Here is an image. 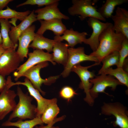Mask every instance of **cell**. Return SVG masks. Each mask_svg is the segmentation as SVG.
Returning a JSON list of instances; mask_svg holds the SVG:
<instances>
[{"instance_id": "31", "label": "cell", "mask_w": 128, "mask_h": 128, "mask_svg": "<svg viewBox=\"0 0 128 128\" xmlns=\"http://www.w3.org/2000/svg\"><path fill=\"white\" fill-rule=\"evenodd\" d=\"M77 94L73 89L69 86L63 87L59 92L60 96L68 101H70L74 96Z\"/></svg>"}, {"instance_id": "10", "label": "cell", "mask_w": 128, "mask_h": 128, "mask_svg": "<svg viewBox=\"0 0 128 128\" xmlns=\"http://www.w3.org/2000/svg\"><path fill=\"white\" fill-rule=\"evenodd\" d=\"M5 50L0 57V75L4 76L15 72L20 66L21 60L15 50Z\"/></svg>"}, {"instance_id": "15", "label": "cell", "mask_w": 128, "mask_h": 128, "mask_svg": "<svg viewBox=\"0 0 128 128\" xmlns=\"http://www.w3.org/2000/svg\"><path fill=\"white\" fill-rule=\"evenodd\" d=\"M114 22L113 28L117 33L123 34L128 39V11L125 8L117 7L111 18Z\"/></svg>"}, {"instance_id": "18", "label": "cell", "mask_w": 128, "mask_h": 128, "mask_svg": "<svg viewBox=\"0 0 128 128\" xmlns=\"http://www.w3.org/2000/svg\"><path fill=\"white\" fill-rule=\"evenodd\" d=\"M37 21L34 10H33L30 14L18 25L12 26L9 32V35L14 45H18L19 37L26 30Z\"/></svg>"}, {"instance_id": "8", "label": "cell", "mask_w": 128, "mask_h": 128, "mask_svg": "<svg viewBox=\"0 0 128 128\" xmlns=\"http://www.w3.org/2000/svg\"><path fill=\"white\" fill-rule=\"evenodd\" d=\"M28 58L27 61L20 65L14 73L13 75L16 81L21 77L23 74L28 69L40 63L49 61L54 65L56 64L52 60V54L45 52L43 50H35L32 52L28 53Z\"/></svg>"}, {"instance_id": "16", "label": "cell", "mask_w": 128, "mask_h": 128, "mask_svg": "<svg viewBox=\"0 0 128 128\" xmlns=\"http://www.w3.org/2000/svg\"><path fill=\"white\" fill-rule=\"evenodd\" d=\"M35 29V25H31L19 37L18 47L16 52L22 61L25 58L27 57L30 44L33 40L36 34Z\"/></svg>"}, {"instance_id": "20", "label": "cell", "mask_w": 128, "mask_h": 128, "mask_svg": "<svg viewBox=\"0 0 128 128\" xmlns=\"http://www.w3.org/2000/svg\"><path fill=\"white\" fill-rule=\"evenodd\" d=\"M68 47L67 44L61 41H56L52 49V61L59 64L65 65L68 56Z\"/></svg>"}, {"instance_id": "22", "label": "cell", "mask_w": 128, "mask_h": 128, "mask_svg": "<svg viewBox=\"0 0 128 128\" xmlns=\"http://www.w3.org/2000/svg\"><path fill=\"white\" fill-rule=\"evenodd\" d=\"M56 98L51 99L50 102L45 110L41 118L43 123L48 124L52 122L56 117L60 111L57 104Z\"/></svg>"}, {"instance_id": "34", "label": "cell", "mask_w": 128, "mask_h": 128, "mask_svg": "<svg viewBox=\"0 0 128 128\" xmlns=\"http://www.w3.org/2000/svg\"><path fill=\"white\" fill-rule=\"evenodd\" d=\"M13 1L12 0H0V10H3L9 2Z\"/></svg>"}, {"instance_id": "3", "label": "cell", "mask_w": 128, "mask_h": 128, "mask_svg": "<svg viewBox=\"0 0 128 128\" xmlns=\"http://www.w3.org/2000/svg\"><path fill=\"white\" fill-rule=\"evenodd\" d=\"M96 1L91 0H72V5L68 9L69 14L72 16L79 15L81 20H84L88 17L94 18L105 21L93 4Z\"/></svg>"}, {"instance_id": "2", "label": "cell", "mask_w": 128, "mask_h": 128, "mask_svg": "<svg viewBox=\"0 0 128 128\" xmlns=\"http://www.w3.org/2000/svg\"><path fill=\"white\" fill-rule=\"evenodd\" d=\"M17 94L18 96L19 101L9 116L8 120L11 121L16 118L23 120L32 119L35 118L37 107L32 103L33 97L29 95L28 92L24 93L19 86L17 88Z\"/></svg>"}, {"instance_id": "9", "label": "cell", "mask_w": 128, "mask_h": 128, "mask_svg": "<svg viewBox=\"0 0 128 128\" xmlns=\"http://www.w3.org/2000/svg\"><path fill=\"white\" fill-rule=\"evenodd\" d=\"M85 61L99 63L98 60L96 58L85 54L84 47L69 48L68 59L64 66V69L61 73L62 76L64 78L67 77L69 75L74 66Z\"/></svg>"}, {"instance_id": "6", "label": "cell", "mask_w": 128, "mask_h": 128, "mask_svg": "<svg viewBox=\"0 0 128 128\" xmlns=\"http://www.w3.org/2000/svg\"><path fill=\"white\" fill-rule=\"evenodd\" d=\"M101 113L106 115H113L115 120L113 123L115 127L128 128V117L126 108L119 102L104 103L101 107Z\"/></svg>"}, {"instance_id": "35", "label": "cell", "mask_w": 128, "mask_h": 128, "mask_svg": "<svg viewBox=\"0 0 128 128\" xmlns=\"http://www.w3.org/2000/svg\"><path fill=\"white\" fill-rule=\"evenodd\" d=\"M3 47L2 44L0 45V57L5 50Z\"/></svg>"}, {"instance_id": "32", "label": "cell", "mask_w": 128, "mask_h": 128, "mask_svg": "<svg viewBox=\"0 0 128 128\" xmlns=\"http://www.w3.org/2000/svg\"><path fill=\"white\" fill-rule=\"evenodd\" d=\"M65 117L66 116L64 115L59 118H56L52 122L46 125H44L43 124L39 126H36L34 128H51L56 123L63 120Z\"/></svg>"}, {"instance_id": "30", "label": "cell", "mask_w": 128, "mask_h": 128, "mask_svg": "<svg viewBox=\"0 0 128 128\" xmlns=\"http://www.w3.org/2000/svg\"><path fill=\"white\" fill-rule=\"evenodd\" d=\"M59 0H27L24 2L18 5V8L26 5H37L38 7L49 5L59 1Z\"/></svg>"}, {"instance_id": "11", "label": "cell", "mask_w": 128, "mask_h": 128, "mask_svg": "<svg viewBox=\"0 0 128 128\" xmlns=\"http://www.w3.org/2000/svg\"><path fill=\"white\" fill-rule=\"evenodd\" d=\"M7 83L10 88L15 85H22L27 88L30 96L36 100L37 104L36 108V117H41L46 108L51 101L43 97L41 95L39 91L35 88L27 78H25L24 82L18 81L15 82H12L11 76H8L7 79Z\"/></svg>"}, {"instance_id": "17", "label": "cell", "mask_w": 128, "mask_h": 128, "mask_svg": "<svg viewBox=\"0 0 128 128\" xmlns=\"http://www.w3.org/2000/svg\"><path fill=\"white\" fill-rule=\"evenodd\" d=\"M87 35L86 32H79L71 28L66 29L62 36H55L54 39L56 41L65 40L67 42L69 47L74 48L77 44L84 42Z\"/></svg>"}, {"instance_id": "24", "label": "cell", "mask_w": 128, "mask_h": 128, "mask_svg": "<svg viewBox=\"0 0 128 128\" xmlns=\"http://www.w3.org/2000/svg\"><path fill=\"white\" fill-rule=\"evenodd\" d=\"M128 1V0H106L97 10L104 18H111L116 6L127 3Z\"/></svg>"}, {"instance_id": "36", "label": "cell", "mask_w": 128, "mask_h": 128, "mask_svg": "<svg viewBox=\"0 0 128 128\" xmlns=\"http://www.w3.org/2000/svg\"><path fill=\"white\" fill-rule=\"evenodd\" d=\"M2 38L1 34V33L0 32V45L2 44Z\"/></svg>"}, {"instance_id": "37", "label": "cell", "mask_w": 128, "mask_h": 128, "mask_svg": "<svg viewBox=\"0 0 128 128\" xmlns=\"http://www.w3.org/2000/svg\"><path fill=\"white\" fill-rule=\"evenodd\" d=\"M51 128H60L58 126H53ZM85 128H88L87 127H86Z\"/></svg>"}, {"instance_id": "4", "label": "cell", "mask_w": 128, "mask_h": 128, "mask_svg": "<svg viewBox=\"0 0 128 128\" xmlns=\"http://www.w3.org/2000/svg\"><path fill=\"white\" fill-rule=\"evenodd\" d=\"M48 65L47 61L40 63L28 69L21 76V77H24L28 78L33 87L43 95L45 94L46 93L41 89L42 84L50 85L54 83L59 77V75L51 76L45 79L41 77L40 74L41 69L47 67Z\"/></svg>"}, {"instance_id": "19", "label": "cell", "mask_w": 128, "mask_h": 128, "mask_svg": "<svg viewBox=\"0 0 128 128\" xmlns=\"http://www.w3.org/2000/svg\"><path fill=\"white\" fill-rule=\"evenodd\" d=\"M61 19H54L49 20H40L41 26L36 33L43 35L47 30L53 32L55 36H61L67 29Z\"/></svg>"}, {"instance_id": "12", "label": "cell", "mask_w": 128, "mask_h": 128, "mask_svg": "<svg viewBox=\"0 0 128 128\" xmlns=\"http://www.w3.org/2000/svg\"><path fill=\"white\" fill-rule=\"evenodd\" d=\"M87 22L88 26L92 29V32L90 37L86 38L83 43L88 45L93 52L98 47L99 38L101 33L111 23L102 22L94 18H89Z\"/></svg>"}, {"instance_id": "25", "label": "cell", "mask_w": 128, "mask_h": 128, "mask_svg": "<svg viewBox=\"0 0 128 128\" xmlns=\"http://www.w3.org/2000/svg\"><path fill=\"white\" fill-rule=\"evenodd\" d=\"M43 123L41 117H36L33 119L25 121L18 119L14 122L8 120L3 123L1 125L4 127L14 126L19 128H34L38 125Z\"/></svg>"}, {"instance_id": "1", "label": "cell", "mask_w": 128, "mask_h": 128, "mask_svg": "<svg viewBox=\"0 0 128 128\" xmlns=\"http://www.w3.org/2000/svg\"><path fill=\"white\" fill-rule=\"evenodd\" d=\"M125 38L122 34L116 33L113 28V24L111 23L100 35L97 49L90 55L96 58L100 64L105 56L120 50L122 42Z\"/></svg>"}, {"instance_id": "33", "label": "cell", "mask_w": 128, "mask_h": 128, "mask_svg": "<svg viewBox=\"0 0 128 128\" xmlns=\"http://www.w3.org/2000/svg\"><path fill=\"white\" fill-rule=\"evenodd\" d=\"M5 77L0 75V93L3 90L5 87L6 84V80Z\"/></svg>"}, {"instance_id": "13", "label": "cell", "mask_w": 128, "mask_h": 128, "mask_svg": "<svg viewBox=\"0 0 128 128\" xmlns=\"http://www.w3.org/2000/svg\"><path fill=\"white\" fill-rule=\"evenodd\" d=\"M10 88L6 84L0 94V120L13 111L17 104L15 98L17 94Z\"/></svg>"}, {"instance_id": "28", "label": "cell", "mask_w": 128, "mask_h": 128, "mask_svg": "<svg viewBox=\"0 0 128 128\" xmlns=\"http://www.w3.org/2000/svg\"><path fill=\"white\" fill-rule=\"evenodd\" d=\"M119 51L113 52L104 57L102 60L103 65L98 71V74H102L107 69L113 65L118 67L119 65Z\"/></svg>"}, {"instance_id": "7", "label": "cell", "mask_w": 128, "mask_h": 128, "mask_svg": "<svg viewBox=\"0 0 128 128\" xmlns=\"http://www.w3.org/2000/svg\"><path fill=\"white\" fill-rule=\"evenodd\" d=\"M92 84L90 91V94L92 99L94 100L97 98L100 93L109 94L105 91L108 87L111 88L112 90L114 91L119 85H123L118 80L111 75L102 73L99 76L90 80Z\"/></svg>"}, {"instance_id": "26", "label": "cell", "mask_w": 128, "mask_h": 128, "mask_svg": "<svg viewBox=\"0 0 128 128\" xmlns=\"http://www.w3.org/2000/svg\"><path fill=\"white\" fill-rule=\"evenodd\" d=\"M5 10H0V19H8L10 18H15L22 21L30 13L29 10L23 12L17 11L7 6Z\"/></svg>"}, {"instance_id": "29", "label": "cell", "mask_w": 128, "mask_h": 128, "mask_svg": "<svg viewBox=\"0 0 128 128\" xmlns=\"http://www.w3.org/2000/svg\"><path fill=\"white\" fill-rule=\"evenodd\" d=\"M119 57L118 67H122L123 63L128 55V39L125 38L123 41L120 50L118 51Z\"/></svg>"}, {"instance_id": "5", "label": "cell", "mask_w": 128, "mask_h": 128, "mask_svg": "<svg viewBox=\"0 0 128 128\" xmlns=\"http://www.w3.org/2000/svg\"><path fill=\"white\" fill-rule=\"evenodd\" d=\"M100 64L96 62L95 64L87 66H83L80 64L74 66L72 68L71 71L73 72L78 76L81 80L79 87L84 90L86 94L84 101L89 105L92 106L94 102L90 94V91L92 85L90 82V80L96 76L94 73L88 70V69L93 66L98 65Z\"/></svg>"}, {"instance_id": "21", "label": "cell", "mask_w": 128, "mask_h": 128, "mask_svg": "<svg viewBox=\"0 0 128 128\" xmlns=\"http://www.w3.org/2000/svg\"><path fill=\"white\" fill-rule=\"evenodd\" d=\"M55 42L54 39L48 38L44 37L43 35L36 33L32 43L29 45V47L34 50H45L49 53L52 51Z\"/></svg>"}, {"instance_id": "27", "label": "cell", "mask_w": 128, "mask_h": 128, "mask_svg": "<svg viewBox=\"0 0 128 128\" xmlns=\"http://www.w3.org/2000/svg\"><path fill=\"white\" fill-rule=\"evenodd\" d=\"M103 73L115 77L122 85L128 87V73L122 67H117L113 69L109 68L106 69Z\"/></svg>"}, {"instance_id": "23", "label": "cell", "mask_w": 128, "mask_h": 128, "mask_svg": "<svg viewBox=\"0 0 128 128\" xmlns=\"http://www.w3.org/2000/svg\"><path fill=\"white\" fill-rule=\"evenodd\" d=\"M0 33L2 38V45L5 50L10 48H16L18 45H14L11 40L9 32L12 27L8 19H0Z\"/></svg>"}, {"instance_id": "14", "label": "cell", "mask_w": 128, "mask_h": 128, "mask_svg": "<svg viewBox=\"0 0 128 128\" xmlns=\"http://www.w3.org/2000/svg\"><path fill=\"white\" fill-rule=\"evenodd\" d=\"M59 1L34 10L37 20L54 19L68 20L69 18L62 13L58 8Z\"/></svg>"}]
</instances>
